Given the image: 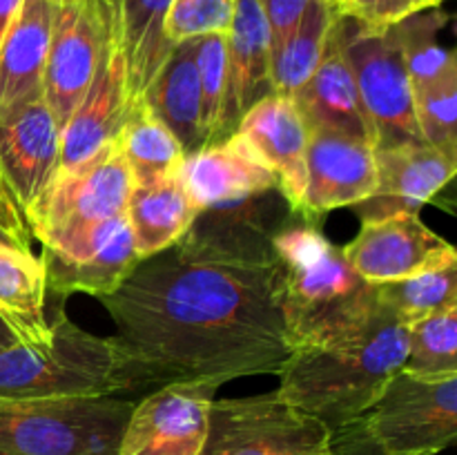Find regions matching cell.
<instances>
[{
	"label": "cell",
	"mask_w": 457,
	"mask_h": 455,
	"mask_svg": "<svg viewBox=\"0 0 457 455\" xmlns=\"http://www.w3.org/2000/svg\"><path fill=\"white\" fill-rule=\"evenodd\" d=\"M101 303L116 328L123 397L279 375L293 352L277 263L196 261L168 248L141 259Z\"/></svg>",
	"instance_id": "1"
},
{
	"label": "cell",
	"mask_w": 457,
	"mask_h": 455,
	"mask_svg": "<svg viewBox=\"0 0 457 455\" xmlns=\"http://www.w3.org/2000/svg\"><path fill=\"white\" fill-rule=\"evenodd\" d=\"M406 342V326L375 306L364 324L342 337L295 348L281 366L275 391L333 431L373 406L404 366Z\"/></svg>",
	"instance_id": "2"
},
{
	"label": "cell",
	"mask_w": 457,
	"mask_h": 455,
	"mask_svg": "<svg viewBox=\"0 0 457 455\" xmlns=\"http://www.w3.org/2000/svg\"><path fill=\"white\" fill-rule=\"evenodd\" d=\"M320 226L297 212L275 241L281 308L293 351L342 337L364 324L378 306L375 285L357 275Z\"/></svg>",
	"instance_id": "3"
},
{
	"label": "cell",
	"mask_w": 457,
	"mask_h": 455,
	"mask_svg": "<svg viewBox=\"0 0 457 455\" xmlns=\"http://www.w3.org/2000/svg\"><path fill=\"white\" fill-rule=\"evenodd\" d=\"M457 440V373L400 370L370 409L330 431L333 455H437Z\"/></svg>",
	"instance_id": "4"
},
{
	"label": "cell",
	"mask_w": 457,
	"mask_h": 455,
	"mask_svg": "<svg viewBox=\"0 0 457 455\" xmlns=\"http://www.w3.org/2000/svg\"><path fill=\"white\" fill-rule=\"evenodd\" d=\"M58 395L123 397L120 357L112 337L87 333L65 315L52 321L47 342L0 351V400Z\"/></svg>",
	"instance_id": "5"
},
{
	"label": "cell",
	"mask_w": 457,
	"mask_h": 455,
	"mask_svg": "<svg viewBox=\"0 0 457 455\" xmlns=\"http://www.w3.org/2000/svg\"><path fill=\"white\" fill-rule=\"evenodd\" d=\"M132 409L119 395L0 400V455H119Z\"/></svg>",
	"instance_id": "6"
},
{
	"label": "cell",
	"mask_w": 457,
	"mask_h": 455,
	"mask_svg": "<svg viewBox=\"0 0 457 455\" xmlns=\"http://www.w3.org/2000/svg\"><path fill=\"white\" fill-rule=\"evenodd\" d=\"M339 36L361 105L373 125L375 150L424 143L395 27L370 29L339 16Z\"/></svg>",
	"instance_id": "7"
},
{
	"label": "cell",
	"mask_w": 457,
	"mask_h": 455,
	"mask_svg": "<svg viewBox=\"0 0 457 455\" xmlns=\"http://www.w3.org/2000/svg\"><path fill=\"white\" fill-rule=\"evenodd\" d=\"M199 455H333L330 428L279 393L214 400Z\"/></svg>",
	"instance_id": "8"
},
{
	"label": "cell",
	"mask_w": 457,
	"mask_h": 455,
	"mask_svg": "<svg viewBox=\"0 0 457 455\" xmlns=\"http://www.w3.org/2000/svg\"><path fill=\"white\" fill-rule=\"evenodd\" d=\"M132 177L116 143H107L83 163L61 168L25 212L31 239H65L96 223L125 214Z\"/></svg>",
	"instance_id": "9"
},
{
	"label": "cell",
	"mask_w": 457,
	"mask_h": 455,
	"mask_svg": "<svg viewBox=\"0 0 457 455\" xmlns=\"http://www.w3.org/2000/svg\"><path fill=\"white\" fill-rule=\"evenodd\" d=\"M295 214L297 210L279 186L268 187L201 208L172 248L196 261L270 266L275 263L277 236Z\"/></svg>",
	"instance_id": "10"
},
{
	"label": "cell",
	"mask_w": 457,
	"mask_h": 455,
	"mask_svg": "<svg viewBox=\"0 0 457 455\" xmlns=\"http://www.w3.org/2000/svg\"><path fill=\"white\" fill-rule=\"evenodd\" d=\"M217 384L177 382L145 393L129 413L119 455H199Z\"/></svg>",
	"instance_id": "11"
},
{
	"label": "cell",
	"mask_w": 457,
	"mask_h": 455,
	"mask_svg": "<svg viewBox=\"0 0 457 455\" xmlns=\"http://www.w3.org/2000/svg\"><path fill=\"white\" fill-rule=\"evenodd\" d=\"M105 31L107 13L103 0H65L54 9L43 89L61 132L92 83Z\"/></svg>",
	"instance_id": "12"
},
{
	"label": "cell",
	"mask_w": 457,
	"mask_h": 455,
	"mask_svg": "<svg viewBox=\"0 0 457 455\" xmlns=\"http://www.w3.org/2000/svg\"><path fill=\"white\" fill-rule=\"evenodd\" d=\"M107 31L94 79L61 132V168H71L112 143L132 107L128 54L119 16L103 0Z\"/></svg>",
	"instance_id": "13"
},
{
	"label": "cell",
	"mask_w": 457,
	"mask_h": 455,
	"mask_svg": "<svg viewBox=\"0 0 457 455\" xmlns=\"http://www.w3.org/2000/svg\"><path fill=\"white\" fill-rule=\"evenodd\" d=\"M342 250L357 275L373 285L391 284L457 261L453 245L433 232L420 212L364 221L355 239Z\"/></svg>",
	"instance_id": "14"
},
{
	"label": "cell",
	"mask_w": 457,
	"mask_h": 455,
	"mask_svg": "<svg viewBox=\"0 0 457 455\" xmlns=\"http://www.w3.org/2000/svg\"><path fill=\"white\" fill-rule=\"evenodd\" d=\"M61 170V128L45 94L0 110V174L22 217Z\"/></svg>",
	"instance_id": "15"
},
{
	"label": "cell",
	"mask_w": 457,
	"mask_h": 455,
	"mask_svg": "<svg viewBox=\"0 0 457 455\" xmlns=\"http://www.w3.org/2000/svg\"><path fill=\"white\" fill-rule=\"evenodd\" d=\"M378 187L375 147L337 132H311L306 150V190L297 212L312 223L330 210L353 208Z\"/></svg>",
	"instance_id": "16"
},
{
	"label": "cell",
	"mask_w": 457,
	"mask_h": 455,
	"mask_svg": "<svg viewBox=\"0 0 457 455\" xmlns=\"http://www.w3.org/2000/svg\"><path fill=\"white\" fill-rule=\"evenodd\" d=\"M375 168L378 187L369 199L353 205L361 223L418 212L449 186L457 163L427 143H409L375 150Z\"/></svg>",
	"instance_id": "17"
},
{
	"label": "cell",
	"mask_w": 457,
	"mask_h": 455,
	"mask_svg": "<svg viewBox=\"0 0 457 455\" xmlns=\"http://www.w3.org/2000/svg\"><path fill=\"white\" fill-rule=\"evenodd\" d=\"M272 94L270 31L259 0H235L226 31V92L217 141L232 136L245 112Z\"/></svg>",
	"instance_id": "18"
},
{
	"label": "cell",
	"mask_w": 457,
	"mask_h": 455,
	"mask_svg": "<svg viewBox=\"0 0 457 455\" xmlns=\"http://www.w3.org/2000/svg\"><path fill=\"white\" fill-rule=\"evenodd\" d=\"M308 134L311 132H337L360 138L375 147L373 125L366 116L357 92L355 76L344 56L342 36H339V16L330 27L324 54L311 79L302 85L293 96Z\"/></svg>",
	"instance_id": "19"
},
{
	"label": "cell",
	"mask_w": 457,
	"mask_h": 455,
	"mask_svg": "<svg viewBox=\"0 0 457 455\" xmlns=\"http://www.w3.org/2000/svg\"><path fill=\"white\" fill-rule=\"evenodd\" d=\"M237 134L253 147L263 165L275 174L286 199L299 210L306 190L308 128L293 98L268 94L254 103L237 125Z\"/></svg>",
	"instance_id": "20"
},
{
	"label": "cell",
	"mask_w": 457,
	"mask_h": 455,
	"mask_svg": "<svg viewBox=\"0 0 457 455\" xmlns=\"http://www.w3.org/2000/svg\"><path fill=\"white\" fill-rule=\"evenodd\" d=\"M179 177L199 210L277 186L275 174L237 132L186 154Z\"/></svg>",
	"instance_id": "21"
},
{
	"label": "cell",
	"mask_w": 457,
	"mask_h": 455,
	"mask_svg": "<svg viewBox=\"0 0 457 455\" xmlns=\"http://www.w3.org/2000/svg\"><path fill=\"white\" fill-rule=\"evenodd\" d=\"M137 101H141L174 134L186 154L205 145L196 38L174 45Z\"/></svg>",
	"instance_id": "22"
},
{
	"label": "cell",
	"mask_w": 457,
	"mask_h": 455,
	"mask_svg": "<svg viewBox=\"0 0 457 455\" xmlns=\"http://www.w3.org/2000/svg\"><path fill=\"white\" fill-rule=\"evenodd\" d=\"M54 9L56 4L47 0H22L0 43V110L45 94Z\"/></svg>",
	"instance_id": "23"
},
{
	"label": "cell",
	"mask_w": 457,
	"mask_h": 455,
	"mask_svg": "<svg viewBox=\"0 0 457 455\" xmlns=\"http://www.w3.org/2000/svg\"><path fill=\"white\" fill-rule=\"evenodd\" d=\"M38 259L43 263L45 285L49 293L61 294V297L71 293H87L98 299L114 293L141 261L125 217L103 241V245L85 257L65 259L49 250H40Z\"/></svg>",
	"instance_id": "24"
},
{
	"label": "cell",
	"mask_w": 457,
	"mask_h": 455,
	"mask_svg": "<svg viewBox=\"0 0 457 455\" xmlns=\"http://www.w3.org/2000/svg\"><path fill=\"white\" fill-rule=\"evenodd\" d=\"M196 212L199 208L192 203L179 172L145 186H132L125 219L138 259L154 257L172 248L186 235Z\"/></svg>",
	"instance_id": "25"
},
{
	"label": "cell",
	"mask_w": 457,
	"mask_h": 455,
	"mask_svg": "<svg viewBox=\"0 0 457 455\" xmlns=\"http://www.w3.org/2000/svg\"><path fill=\"white\" fill-rule=\"evenodd\" d=\"M45 299L47 285L40 259L34 252L0 245V317L27 343H43L52 337Z\"/></svg>",
	"instance_id": "26"
},
{
	"label": "cell",
	"mask_w": 457,
	"mask_h": 455,
	"mask_svg": "<svg viewBox=\"0 0 457 455\" xmlns=\"http://www.w3.org/2000/svg\"><path fill=\"white\" fill-rule=\"evenodd\" d=\"M114 143L128 165L134 186L172 177L181 170L186 159L181 143L141 101L132 103Z\"/></svg>",
	"instance_id": "27"
},
{
	"label": "cell",
	"mask_w": 457,
	"mask_h": 455,
	"mask_svg": "<svg viewBox=\"0 0 457 455\" xmlns=\"http://www.w3.org/2000/svg\"><path fill=\"white\" fill-rule=\"evenodd\" d=\"M119 16L128 54L129 92L137 101L174 45L163 34V21L172 0H105Z\"/></svg>",
	"instance_id": "28"
},
{
	"label": "cell",
	"mask_w": 457,
	"mask_h": 455,
	"mask_svg": "<svg viewBox=\"0 0 457 455\" xmlns=\"http://www.w3.org/2000/svg\"><path fill=\"white\" fill-rule=\"evenodd\" d=\"M337 13L328 0H311L288 38L270 52L272 94L293 98L302 85L311 79L324 54L330 27Z\"/></svg>",
	"instance_id": "29"
},
{
	"label": "cell",
	"mask_w": 457,
	"mask_h": 455,
	"mask_svg": "<svg viewBox=\"0 0 457 455\" xmlns=\"http://www.w3.org/2000/svg\"><path fill=\"white\" fill-rule=\"evenodd\" d=\"M375 302L404 326L445 308H453L457 306V261L375 285Z\"/></svg>",
	"instance_id": "30"
},
{
	"label": "cell",
	"mask_w": 457,
	"mask_h": 455,
	"mask_svg": "<svg viewBox=\"0 0 457 455\" xmlns=\"http://www.w3.org/2000/svg\"><path fill=\"white\" fill-rule=\"evenodd\" d=\"M446 21H449V13L442 12L440 7H433L393 25L400 40L402 58H404L413 94L457 65L455 54L442 47L437 40V34L446 25Z\"/></svg>",
	"instance_id": "31"
},
{
	"label": "cell",
	"mask_w": 457,
	"mask_h": 455,
	"mask_svg": "<svg viewBox=\"0 0 457 455\" xmlns=\"http://www.w3.org/2000/svg\"><path fill=\"white\" fill-rule=\"evenodd\" d=\"M406 361L402 370L437 377L457 373V306L406 326Z\"/></svg>",
	"instance_id": "32"
},
{
	"label": "cell",
	"mask_w": 457,
	"mask_h": 455,
	"mask_svg": "<svg viewBox=\"0 0 457 455\" xmlns=\"http://www.w3.org/2000/svg\"><path fill=\"white\" fill-rule=\"evenodd\" d=\"M424 143L457 163V65L413 94Z\"/></svg>",
	"instance_id": "33"
},
{
	"label": "cell",
	"mask_w": 457,
	"mask_h": 455,
	"mask_svg": "<svg viewBox=\"0 0 457 455\" xmlns=\"http://www.w3.org/2000/svg\"><path fill=\"white\" fill-rule=\"evenodd\" d=\"M196 70L201 87V125L205 145L217 141L221 128L223 92H226V34L196 38Z\"/></svg>",
	"instance_id": "34"
},
{
	"label": "cell",
	"mask_w": 457,
	"mask_h": 455,
	"mask_svg": "<svg viewBox=\"0 0 457 455\" xmlns=\"http://www.w3.org/2000/svg\"><path fill=\"white\" fill-rule=\"evenodd\" d=\"M235 13V0H172L163 21L170 45L208 34H226Z\"/></svg>",
	"instance_id": "35"
},
{
	"label": "cell",
	"mask_w": 457,
	"mask_h": 455,
	"mask_svg": "<svg viewBox=\"0 0 457 455\" xmlns=\"http://www.w3.org/2000/svg\"><path fill=\"white\" fill-rule=\"evenodd\" d=\"M333 12L370 29H386L413 13L433 9V0H328Z\"/></svg>",
	"instance_id": "36"
},
{
	"label": "cell",
	"mask_w": 457,
	"mask_h": 455,
	"mask_svg": "<svg viewBox=\"0 0 457 455\" xmlns=\"http://www.w3.org/2000/svg\"><path fill=\"white\" fill-rule=\"evenodd\" d=\"M262 12L266 16L268 31H270V52L279 47L290 31L302 21L303 12L311 4V0H259Z\"/></svg>",
	"instance_id": "37"
},
{
	"label": "cell",
	"mask_w": 457,
	"mask_h": 455,
	"mask_svg": "<svg viewBox=\"0 0 457 455\" xmlns=\"http://www.w3.org/2000/svg\"><path fill=\"white\" fill-rule=\"evenodd\" d=\"M0 226L7 232H12L13 236H18L22 244L29 245L31 232L29 228H27V221L25 217H22L21 208H18L16 201H13L12 192H9L7 183H4L3 174H0Z\"/></svg>",
	"instance_id": "38"
},
{
	"label": "cell",
	"mask_w": 457,
	"mask_h": 455,
	"mask_svg": "<svg viewBox=\"0 0 457 455\" xmlns=\"http://www.w3.org/2000/svg\"><path fill=\"white\" fill-rule=\"evenodd\" d=\"M21 4L22 0H0V43H3L4 34H7L9 27H12Z\"/></svg>",
	"instance_id": "39"
},
{
	"label": "cell",
	"mask_w": 457,
	"mask_h": 455,
	"mask_svg": "<svg viewBox=\"0 0 457 455\" xmlns=\"http://www.w3.org/2000/svg\"><path fill=\"white\" fill-rule=\"evenodd\" d=\"M21 342H25V339L21 337V333H18L9 321H4L3 317H0V351H7V348L16 346V343Z\"/></svg>",
	"instance_id": "40"
},
{
	"label": "cell",
	"mask_w": 457,
	"mask_h": 455,
	"mask_svg": "<svg viewBox=\"0 0 457 455\" xmlns=\"http://www.w3.org/2000/svg\"><path fill=\"white\" fill-rule=\"evenodd\" d=\"M0 245H7V248H16V250H25V252H31V248L27 244H22L18 236H13L12 232L4 230L3 226H0Z\"/></svg>",
	"instance_id": "41"
},
{
	"label": "cell",
	"mask_w": 457,
	"mask_h": 455,
	"mask_svg": "<svg viewBox=\"0 0 457 455\" xmlns=\"http://www.w3.org/2000/svg\"><path fill=\"white\" fill-rule=\"evenodd\" d=\"M47 3H52V4H62V3H65V0H47Z\"/></svg>",
	"instance_id": "42"
},
{
	"label": "cell",
	"mask_w": 457,
	"mask_h": 455,
	"mask_svg": "<svg viewBox=\"0 0 457 455\" xmlns=\"http://www.w3.org/2000/svg\"><path fill=\"white\" fill-rule=\"evenodd\" d=\"M442 3H445V0H433V4H436V7H442Z\"/></svg>",
	"instance_id": "43"
}]
</instances>
